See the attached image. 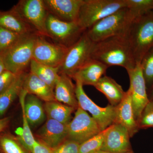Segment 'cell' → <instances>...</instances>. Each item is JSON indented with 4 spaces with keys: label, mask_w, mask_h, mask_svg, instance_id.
<instances>
[{
    "label": "cell",
    "mask_w": 153,
    "mask_h": 153,
    "mask_svg": "<svg viewBox=\"0 0 153 153\" xmlns=\"http://www.w3.org/2000/svg\"><path fill=\"white\" fill-rule=\"evenodd\" d=\"M91 58L108 67L120 66L126 70L137 65L126 35L111 37L95 43Z\"/></svg>",
    "instance_id": "6da1fadb"
},
{
    "label": "cell",
    "mask_w": 153,
    "mask_h": 153,
    "mask_svg": "<svg viewBox=\"0 0 153 153\" xmlns=\"http://www.w3.org/2000/svg\"><path fill=\"white\" fill-rule=\"evenodd\" d=\"M126 35L137 64H140L153 47V11L134 20Z\"/></svg>",
    "instance_id": "7a4b0ae2"
},
{
    "label": "cell",
    "mask_w": 153,
    "mask_h": 153,
    "mask_svg": "<svg viewBox=\"0 0 153 153\" xmlns=\"http://www.w3.org/2000/svg\"><path fill=\"white\" fill-rule=\"evenodd\" d=\"M38 35L36 33L24 35L0 55L6 70L16 75L25 73L33 60L34 45Z\"/></svg>",
    "instance_id": "3957f363"
},
{
    "label": "cell",
    "mask_w": 153,
    "mask_h": 153,
    "mask_svg": "<svg viewBox=\"0 0 153 153\" xmlns=\"http://www.w3.org/2000/svg\"><path fill=\"white\" fill-rule=\"evenodd\" d=\"M133 21L128 9L123 8L96 23L86 30V33L94 43L126 35Z\"/></svg>",
    "instance_id": "277c9868"
},
{
    "label": "cell",
    "mask_w": 153,
    "mask_h": 153,
    "mask_svg": "<svg viewBox=\"0 0 153 153\" xmlns=\"http://www.w3.org/2000/svg\"><path fill=\"white\" fill-rule=\"evenodd\" d=\"M125 7L126 0H83L76 23L86 30L102 19Z\"/></svg>",
    "instance_id": "5b68a950"
},
{
    "label": "cell",
    "mask_w": 153,
    "mask_h": 153,
    "mask_svg": "<svg viewBox=\"0 0 153 153\" xmlns=\"http://www.w3.org/2000/svg\"><path fill=\"white\" fill-rule=\"evenodd\" d=\"M94 44L85 31L76 42L68 47L59 67V74H65L71 78L79 68L91 59Z\"/></svg>",
    "instance_id": "8992f818"
},
{
    "label": "cell",
    "mask_w": 153,
    "mask_h": 153,
    "mask_svg": "<svg viewBox=\"0 0 153 153\" xmlns=\"http://www.w3.org/2000/svg\"><path fill=\"white\" fill-rule=\"evenodd\" d=\"M40 36L48 37V13L43 0H21L12 8Z\"/></svg>",
    "instance_id": "52a82bcc"
},
{
    "label": "cell",
    "mask_w": 153,
    "mask_h": 153,
    "mask_svg": "<svg viewBox=\"0 0 153 153\" xmlns=\"http://www.w3.org/2000/svg\"><path fill=\"white\" fill-rule=\"evenodd\" d=\"M46 29L48 37L57 44L69 47L76 42L86 30L76 22H64L48 14Z\"/></svg>",
    "instance_id": "ba28073f"
},
{
    "label": "cell",
    "mask_w": 153,
    "mask_h": 153,
    "mask_svg": "<svg viewBox=\"0 0 153 153\" xmlns=\"http://www.w3.org/2000/svg\"><path fill=\"white\" fill-rule=\"evenodd\" d=\"M75 87L78 107L92 115L101 131L114 124L116 106L110 104L104 108L99 106L86 95L80 82L76 81Z\"/></svg>",
    "instance_id": "9c48e42d"
},
{
    "label": "cell",
    "mask_w": 153,
    "mask_h": 153,
    "mask_svg": "<svg viewBox=\"0 0 153 153\" xmlns=\"http://www.w3.org/2000/svg\"><path fill=\"white\" fill-rule=\"evenodd\" d=\"M101 131L94 119L78 107L67 125V139L81 144Z\"/></svg>",
    "instance_id": "30bf717a"
},
{
    "label": "cell",
    "mask_w": 153,
    "mask_h": 153,
    "mask_svg": "<svg viewBox=\"0 0 153 153\" xmlns=\"http://www.w3.org/2000/svg\"><path fill=\"white\" fill-rule=\"evenodd\" d=\"M44 37L38 35L36 38L33 59L41 64L59 68L68 48L56 43L49 42Z\"/></svg>",
    "instance_id": "8fae6325"
},
{
    "label": "cell",
    "mask_w": 153,
    "mask_h": 153,
    "mask_svg": "<svg viewBox=\"0 0 153 153\" xmlns=\"http://www.w3.org/2000/svg\"><path fill=\"white\" fill-rule=\"evenodd\" d=\"M130 80L128 90L131 96L135 118L138 123L145 107L149 101L140 64L126 70ZM138 124V123H137Z\"/></svg>",
    "instance_id": "7c38bea8"
},
{
    "label": "cell",
    "mask_w": 153,
    "mask_h": 153,
    "mask_svg": "<svg viewBox=\"0 0 153 153\" xmlns=\"http://www.w3.org/2000/svg\"><path fill=\"white\" fill-rule=\"evenodd\" d=\"M129 134L125 127L114 123L108 127L100 150L110 153H128L132 151Z\"/></svg>",
    "instance_id": "4fadbf2b"
},
{
    "label": "cell",
    "mask_w": 153,
    "mask_h": 153,
    "mask_svg": "<svg viewBox=\"0 0 153 153\" xmlns=\"http://www.w3.org/2000/svg\"><path fill=\"white\" fill-rule=\"evenodd\" d=\"M48 13L64 22H76L83 0H43Z\"/></svg>",
    "instance_id": "5bb4252c"
},
{
    "label": "cell",
    "mask_w": 153,
    "mask_h": 153,
    "mask_svg": "<svg viewBox=\"0 0 153 153\" xmlns=\"http://www.w3.org/2000/svg\"><path fill=\"white\" fill-rule=\"evenodd\" d=\"M68 124L48 118L38 131V136L41 142L52 149H55L67 140Z\"/></svg>",
    "instance_id": "9a60e30c"
},
{
    "label": "cell",
    "mask_w": 153,
    "mask_h": 153,
    "mask_svg": "<svg viewBox=\"0 0 153 153\" xmlns=\"http://www.w3.org/2000/svg\"><path fill=\"white\" fill-rule=\"evenodd\" d=\"M114 123L125 127L128 131L131 137L139 130L134 114L131 96L128 89L121 102L116 106L115 120Z\"/></svg>",
    "instance_id": "2e32d148"
},
{
    "label": "cell",
    "mask_w": 153,
    "mask_h": 153,
    "mask_svg": "<svg viewBox=\"0 0 153 153\" xmlns=\"http://www.w3.org/2000/svg\"><path fill=\"white\" fill-rule=\"evenodd\" d=\"M108 67L98 60L90 59L71 76L82 85H94L104 76Z\"/></svg>",
    "instance_id": "e0dca14e"
},
{
    "label": "cell",
    "mask_w": 153,
    "mask_h": 153,
    "mask_svg": "<svg viewBox=\"0 0 153 153\" xmlns=\"http://www.w3.org/2000/svg\"><path fill=\"white\" fill-rule=\"evenodd\" d=\"M75 88V85L72 82L70 76L65 74H59L54 88L55 100L77 109L78 104Z\"/></svg>",
    "instance_id": "ac0fdd59"
},
{
    "label": "cell",
    "mask_w": 153,
    "mask_h": 153,
    "mask_svg": "<svg viewBox=\"0 0 153 153\" xmlns=\"http://www.w3.org/2000/svg\"><path fill=\"white\" fill-rule=\"evenodd\" d=\"M23 89L46 102L56 101L54 88L31 72L26 74Z\"/></svg>",
    "instance_id": "d6986e66"
},
{
    "label": "cell",
    "mask_w": 153,
    "mask_h": 153,
    "mask_svg": "<svg viewBox=\"0 0 153 153\" xmlns=\"http://www.w3.org/2000/svg\"><path fill=\"white\" fill-rule=\"evenodd\" d=\"M0 27L22 35L36 33L13 8L0 10Z\"/></svg>",
    "instance_id": "ffe728a7"
},
{
    "label": "cell",
    "mask_w": 153,
    "mask_h": 153,
    "mask_svg": "<svg viewBox=\"0 0 153 153\" xmlns=\"http://www.w3.org/2000/svg\"><path fill=\"white\" fill-rule=\"evenodd\" d=\"M94 87L107 98L110 105L117 106L124 97L126 92L120 84L110 76L104 75Z\"/></svg>",
    "instance_id": "44dd1931"
},
{
    "label": "cell",
    "mask_w": 153,
    "mask_h": 153,
    "mask_svg": "<svg viewBox=\"0 0 153 153\" xmlns=\"http://www.w3.org/2000/svg\"><path fill=\"white\" fill-rule=\"evenodd\" d=\"M24 110L30 125L34 126L41 123L45 118L44 110L40 99L28 94L24 102Z\"/></svg>",
    "instance_id": "7402d4cb"
},
{
    "label": "cell",
    "mask_w": 153,
    "mask_h": 153,
    "mask_svg": "<svg viewBox=\"0 0 153 153\" xmlns=\"http://www.w3.org/2000/svg\"><path fill=\"white\" fill-rule=\"evenodd\" d=\"M44 109L48 118L65 124H68L70 122L71 114L75 110L72 107L57 101L46 102Z\"/></svg>",
    "instance_id": "603a6c76"
},
{
    "label": "cell",
    "mask_w": 153,
    "mask_h": 153,
    "mask_svg": "<svg viewBox=\"0 0 153 153\" xmlns=\"http://www.w3.org/2000/svg\"><path fill=\"white\" fill-rule=\"evenodd\" d=\"M28 93L22 88L20 94V102L22 107V118H23V128L17 130V134L19 135V140L23 146L27 150L32 152L33 146L36 140L33 136L24 110V102Z\"/></svg>",
    "instance_id": "cb8c5ba5"
},
{
    "label": "cell",
    "mask_w": 153,
    "mask_h": 153,
    "mask_svg": "<svg viewBox=\"0 0 153 153\" xmlns=\"http://www.w3.org/2000/svg\"><path fill=\"white\" fill-rule=\"evenodd\" d=\"M30 72L54 89L59 78V68L41 64L33 59L30 63Z\"/></svg>",
    "instance_id": "d4e9b609"
},
{
    "label": "cell",
    "mask_w": 153,
    "mask_h": 153,
    "mask_svg": "<svg viewBox=\"0 0 153 153\" xmlns=\"http://www.w3.org/2000/svg\"><path fill=\"white\" fill-rule=\"evenodd\" d=\"M26 74L25 72L18 75L11 86L0 95V116L5 113L17 96L20 94Z\"/></svg>",
    "instance_id": "484cf974"
},
{
    "label": "cell",
    "mask_w": 153,
    "mask_h": 153,
    "mask_svg": "<svg viewBox=\"0 0 153 153\" xmlns=\"http://www.w3.org/2000/svg\"><path fill=\"white\" fill-rule=\"evenodd\" d=\"M126 8L133 20L153 11V0H126Z\"/></svg>",
    "instance_id": "4316f807"
},
{
    "label": "cell",
    "mask_w": 153,
    "mask_h": 153,
    "mask_svg": "<svg viewBox=\"0 0 153 153\" xmlns=\"http://www.w3.org/2000/svg\"><path fill=\"white\" fill-rule=\"evenodd\" d=\"M140 64L148 92L153 87V47L146 53Z\"/></svg>",
    "instance_id": "83f0119b"
},
{
    "label": "cell",
    "mask_w": 153,
    "mask_h": 153,
    "mask_svg": "<svg viewBox=\"0 0 153 153\" xmlns=\"http://www.w3.org/2000/svg\"><path fill=\"white\" fill-rule=\"evenodd\" d=\"M108 127L79 145L78 153H91L100 150Z\"/></svg>",
    "instance_id": "f1b7e54d"
},
{
    "label": "cell",
    "mask_w": 153,
    "mask_h": 153,
    "mask_svg": "<svg viewBox=\"0 0 153 153\" xmlns=\"http://www.w3.org/2000/svg\"><path fill=\"white\" fill-rule=\"evenodd\" d=\"M23 36L0 27V55L16 44Z\"/></svg>",
    "instance_id": "f546056e"
},
{
    "label": "cell",
    "mask_w": 153,
    "mask_h": 153,
    "mask_svg": "<svg viewBox=\"0 0 153 153\" xmlns=\"http://www.w3.org/2000/svg\"><path fill=\"white\" fill-rule=\"evenodd\" d=\"M137 123L139 129L153 128V100L145 107Z\"/></svg>",
    "instance_id": "4dcf8cb0"
},
{
    "label": "cell",
    "mask_w": 153,
    "mask_h": 153,
    "mask_svg": "<svg viewBox=\"0 0 153 153\" xmlns=\"http://www.w3.org/2000/svg\"><path fill=\"white\" fill-rule=\"evenodd\" d=\"M0 144L5 153H27L14 140L8 137H3Z\"/></svg>",
    "instance_id": "1f68e13d"
},
{
    "label": "cell",
    "mask_w": 153,
    "mask_h": 153,
    "mask_svg": "<svg viewBox=\"0 0 153 153\" xmlns=\"http://www.w3.org/2000/svg\"><path fill=\"white\" fill-rule=\"evenodd\" d=\"M79 144L67 139L59 146L52 149V153H78Z\"/></svg>",
    "instance_id": "d6a6232c"
},
{
    "label": "cell",
    "mask_w": 153,
    "mask_h": 153,
    "mask_svg": "<svg viewBox=\"0 0 153 153\" xmlns=\"http://www.w3.org/2000/svg\"><path fill=\"white\" fill-rule=\"evenodd\" d=\"M18 75L7 70L0 74V95L11 86Z\"/></svg>",
    "instance_id": "836d02e7"
},
{
    "label": "cell",
    "mask_w": 153,
    "mask_h": 153,
    "mask_svg": "<svg viewBox=\"0 0 153 153\" xmlns=\"http://www.w3.org/2000/svg\"><path fill=\"white\" fill-rule=\"evenodd\" d=\"M32 153H52V149L41 142L36 141Z\"/></svg>",
    "instance_id": "e575fe53"
},
{
    "label": "cell",
    "mask_w": 153,
    "mask_h": 153,
    "mask_svg": "<svg viewBox=\"0 0 153 153\" xmlns=\"http://www.w3.org/2000/svg\"><path fill=\"white\" fill-rule=\"evenodd\" d=\"M10 122L9 117L0 119V132L6 128Z\"/></svg>",
    "instance_id": "d590c367"
},
{
    "label": "cell",
    "mask_w": 153,
    "mask_h": 153,
    "mask_svg": "<svg viewBox=\"0 0 153 153\" xmlns=\"http://www.w3.org/2000/svg\"><path fill=\"white\" fill-rule=\"evenodd\" d=\"M5 70H6L5 66L4 64L2 57L0 55V74H1L3 71H4Z\"/></svg>",
    "instance_id": "8d00e7d4"
},
{
    "label": "cell",
    "mask_w": 153,
    "mask_h": 153,
    "mask_svg": "<svg viewBox=\"0 0 153 153\" xmlns=\"http://www.w3.org/2000/svg\"><path fill=\"white\" fill-rule=\"evenodd\" d=\"M148 97L150 100H153V87L148 92Z\"/></svg>",
    "instance_id": "74e56055"
},
{
    "label": "cell",
    "mask_w": 153,
    "mask_h": 153,
    "mask_svg": "<svg viewBox=\"0 0 153 153\" xmlns=\"http://www.w3.org/2000/svg\"><path fill=\"white\" fill-rule=\"evenodd\" d=\"M97 153H110L109 152H103V151L99 150L97 152ZM128 153H134V152L133 151H131V152H129Z\"/></svg>",
    "instance_id": "f35d334b"
},
{
    "label": "cell",
    "mask_w": 153,
    "mask_h": 153,
    "mask_svg": "<svg viewBox=\"0 0 153 153\" xmlns=\"http://www.w3.org/2000/svg\"><path fill=\"white\" fill-rule=\"evenodd\" d=\"M91 153H97V152H93Z\"/></svg>",
    "instance_id": "ab89813d"
}]
</instances>
